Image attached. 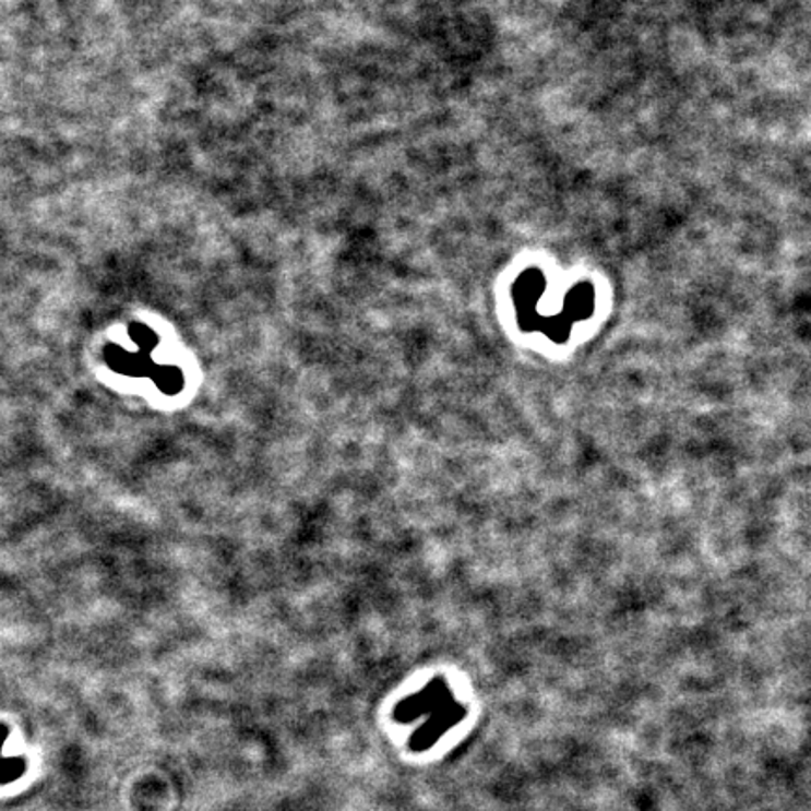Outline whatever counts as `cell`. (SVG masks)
I'll return each mask as SVG.
<instances>
[{
	"mask_svg": "<svg viewBox=\"0 0 811 811\" xmlns=\"http://www.w3.org/2000/svg\"><path fill=\"white\" fill-rule=\"evenodd\" d=\"M25 772L23 759H0V784H10Z\"/></svg>",
	"mask_w": 811,
	"mask_h": 811,
	"instance_id": "obj_1",
	"label": "cell"
},
{
	"mask_svg": "<svg viewBox=\"0 0 811 811\" xmlns=\"http://www.w3.org/2000/svg\"><path fill=\"white\" fill-rule=\"evenodd\" d=\"M7 735H8L7 727H2V725H0V750H2V744H4V740H7Z\"/></svg>",
	"mask_w": 811,
	"mask_h": 811,
	"instance_id": "obj_2",
	"label": "cell"
}]
</instances>
